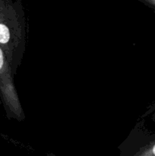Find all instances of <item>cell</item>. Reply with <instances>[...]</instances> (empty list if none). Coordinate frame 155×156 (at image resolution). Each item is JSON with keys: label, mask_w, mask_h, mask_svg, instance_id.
I'll list each match as a JSON object with an SVG mask.
<instances>
[{"label": "cell", "mask_w": 155, "mask_h": 156, "mask_svg": "<svg viewBox=\"0 0 155 156\" xmlns=\"http://www.w3.org/2000/svg\"><path fill=\"white\" fill-rule=\"evenodd\" d=\"M26 18L21 0H0V47L14 75L24 59L27 44Z\"/></svg>", "instance_id": "6da1fadb"}, {"label": "cell", "mask_w": 155, "mask_h": 156, "mask_svg": "<svg viewBox=\"0 0 155 156\" xmlns=\"http://www.w3.org/2000/svg\"><path fill=\"white\" fill-rule=\"evenodd\" d=\"M14 76L10 64L0 47V99L2 105L9 120L22 122L25 120V113L14 82Z\"/></svg>", "instance_id": "7a4b0ae2"}, {"label": "cell", "mask_w": 155, "mask_h": 156, "mask_svg": "<svg viewBox=\"0 0 155 156\" xmlns=\"http://www.w3.org/2000/svg\"><path fill=\"white\" fill-rule=\"evenodd\" d=\"M143 121L137 123L119 146L118 156H155V133L144 129Z\"/></svg>", "instance_id": "3957f363"}, {"label": "cell", "mask_w": 155, "mask_h": 156, "mask_svg": "<svg viewBox=\"0 0 155 156\" xmlns=\"http://www.w3.org/2000/svg\"><path fill=\"white\" fill-rule=\"evenodd\" d=\"M138 1L155 10V0H138Z\"/></svg>", "instance_id": "277c9868"}, {"label": "cell", "mask_w": 155, "mask_h": 156, "mask_svg": "<svg viewBox=\"0 0 155 156\" xmlns=\"http://www.w3.org/2000/svg\"><path fill=\"white\" fill-rule=\"evenodd\" d=\"M46 156H58V155H56V154H54V153H52V152H50V153L47 154Z\"/></svg>", "instance_id": "5b68a950"}, {"label": "cell", "mask_w": 155, "mask_h": 156, "mask_svg": "<svg viewBox=\"0 0 155 156\" xmlns=\"http://www.w3.org/2000/svg\"><path fill=\"white\" fill-rule=\"evenodd\" d=\"M152 119H153V120H155V112L153 113V116H152Z\"/></svg>", "instance_id": "8992f818"}, {"label": "cell", "mask_w": 155, "mask_h": 156, "mask_svg": "<svg viewBox=\"0 0 155 156\" xmlns=\"http://www.w3.org/2000/svg\"><path fill=\"white\" fill-rule=\"evenodd\" d=\"M0 105H2V101H1V99H0Z\"/></svg>", "instance_id": "52a82bcc"}]
</instances>
